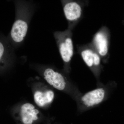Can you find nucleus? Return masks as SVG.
Instances as JSON below:
<instances>
[{
    "label": "nucleus",
    "mask_w": 124,
    "mask_h": 124,
    "mask_svg": "<svg viewBox=\"0 0 124 124\" xmlns=\"http://www.w3.org/2000/svg\"><path fill=\"white\" fill-rule=\"evenodd\" d=\"M117 86L115 81H111L106 84L102 83L95 89L82 93L76 101L78 113L81 114L100 106L108 99Z\"/></svg>",
    "instance_id": "obj_1"
},
{
    "label": "nucleus",
    "mask_w": 124,
    "mask_h": 124,
    "mask_svg": "<svg viewBox=\"0 0 124 124\" xmlns=\"http://www.w3.org/2000/svg\"><path fill=\"white\" fill-rule=\"evenodd\" d=\"M77 48L78 54L96 78L97 86L100 85L102 83L100 76L103 69L100 55L91 43L78 46Z\"/></svg>",
    "instance_id": "obj_2"
},
{
    "label": "nucleus",
    "mask_w": 124,
    "mask_h": 124,
    "mask_svg": "<svg viewBox=\"0 0 124 124\" xmlns=\"http://www.w3.org/2000/svg\"><path fill=\"white\" fill-rule=\"evenodd\" d=\"M45 79L49 84L60 91L68 90L75 101L82 94L78 87L67 81L63 74L51 68L45 70L44 73Z\"/></svg>",
    "instance_id": "obj_3"
},
{
    "label": "nucleus",
    "mask_w": 124,
    "mask_h": 124,
    "mask_svg": "<svg viewBox=\"0 0 124 124\" xmlns=\"http://www.w3.org/2000/svg\"><path fill=\"white\" fill-rule=\"evenodd\" d=\"M54 35L65 68L69 72L70 63L74 54L71 31L68 29L63 31H57Z\"/></svg>",
    "instance_id": "obj_4"
},
{
    "label": "nucleus",
    "mask_w": 124,
    "mask_h": 124,
    "mask_svg": "<svg viewBox=\"0 0 124 124\" xmlns=\"http://www.w3.org/2000/svg\"><path fill=\"white\" fill-rule=\"evenodd\" d=\"M110 32L106 26L102 27L94 34L91 44L100 55L104 63L108 62L110 57L109 46Z\"/></svg>",
    "instance_id": "obj_5"
},
{
    "label": "nucleus",
    "mask_w": 124,
    "mask_h": 124,
    "mask_svg": "<svg viewBox=\"0 0 124 124\" xmlns=\"http://www.w3.org/2000/svg\"><path fill=\"white\" fill-rule=\"evenodd\" d=\"M64 16L71 31L79 22L83 16L84 3L79 1H62Z\"/></svg>",
    "instance_id": "obj_6"
},
{
    "label": "nucleus",
    "mask_w": 124,
    "mask_h": 124,
    "mask_svg": "<svg viewBox=\"0 0 124 124\" xmlns=\"http://www.w3.org/2000/svg\"><path fill=\"white\" fill-rule=\"evenodd\" d=\"M28 30V25L26 20L18 19L14 23L10 31L11 39L16 43H20L24 39Z\"/></svg>",
    "instance_id": "obj_7"
},
{
    "label": "nucleus",
    "mask_w": 124,
    "mask_h": 124,
    "mask_svg": "<svg viewBox=\"0 0 124 124\" xmlns=\"http://www.w3.org/2000/svg\"><path fill=\"white\" fill-rule=\"evenodd\" d=\"M39 111L35 108L31 103L23 104L21 108V115L22 120L24 124H32L33 121L38 119L37 114Z\"/></svg>",
    "instance_id": "obj_8"
},
{
    "label": "nucleus",
    "mask_w": 124,
    "mask_h": 124,
    "mask_svg": "<svg viewBox=\"0 0 124 124\" xmlns=\"http://www.w3.org/2000/svg\"><path fill=\"white\" fill-rule=\"evenodd\" d=\"M54 97V93L51 90H47L45 92L37 91L34 94L35 102L40 107H43L46 104H50L53 101Z\"/></svg>",
    "instance_id": "obj_9"
},
{
    "label": "nucleus",
    "mask_w": 124,
    "mask_h": 124,
    "mask_svg": "<svg viewBox=\"0 0 124 124\" xmlns=\"http://www.w3.org/2000/svg\"><path fill=\"white\" fill-rule=\"evenodd\" d=\"M8 54L7 47L4 42L0 40V62Z\"/></svg>",
    "instance_id": "obj_10"
}]
</instances>
